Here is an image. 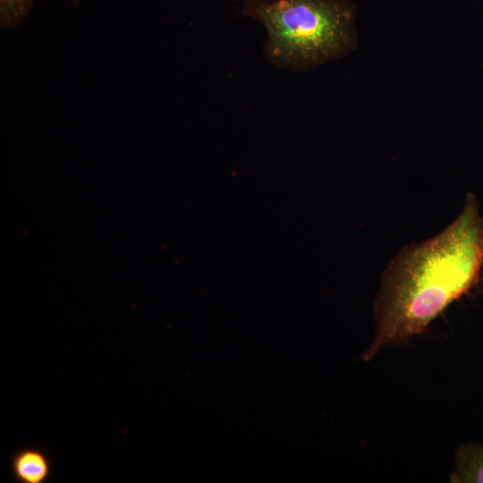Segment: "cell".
Here are the masks:
<instances>
[{
	"label": "cell",
	"mask_w": 483,
	"mask_h": 483,
	"mask_svg": "<svg viewBox=\"0 0 483 483\" xmlns=\"http://www.w3.org/2000/svg\"><path fill=\"white\" fill-rule=\"evenodd\" d=\"M450 480L454 483H483V444H468L458 448Z\"/></svg>",
	"instance_id": "obj_4"
},
{
	"label": "cell",
	"mask_w": 483,
	"mask_h": 483,
	"mask_svg": "<svg viewBox=\"0 0 483 483\" xmlns=\"http://www.w3.org/2000/svg\"><path fill=\"white\" fill-rule=\"evenodd\" d=\"M13 479L20 483H45L52 475V462L47 453L35 445L17 450L11 458Z\"/></svg>",
	"instance_id": "obj_3"
},
{
	"label": "cell",
	"mask_w": 483,
	"mask_h": 483,
	"mask_svg": "<svg viewBox=\"0 0 483 483\" xmlns=\"http://www.w3.org/2000/svg\"><path fill=\"white\" fill-rule=\"evenodd\" d=\"M482 267L483 217L469 192L449 225L402 248L388 264L375 302V337L363 359L421 333L474 285Z\"/></svg>",
	"instance_id": "obj_1"
},
{
	"label": "cell",
	"mask_w": 483,
	"mask_h": 483,
	"mask_svg": "<svg viewBox=\"0 0 483 483\" xmlns=\"http://www.w3.org/2000/svg\"><path fill=\"white\" fill-rule=\"evenodd\" d=\"M242 14L267 31L263 51L294 72L343 58L358 46L356 8L346 0H242Z\"/></svg>",
	"instance_id": "obj_2"
},
{
	"label": "cell",
	"mask_w": 483,
	"mask_h": 483,
	"mask_svg": "<svg viewBox=\"0 0 483 483\" xmlns=\"http://www.w3.org/2000/svg\"><path fill=\"white\" fill-rule=\"evenodd\" d=\"M32 0H0V19L4 27L20 22L28 13Z\"/></svg>",
	"instance_id": "obj_5"
}]
</instances>
